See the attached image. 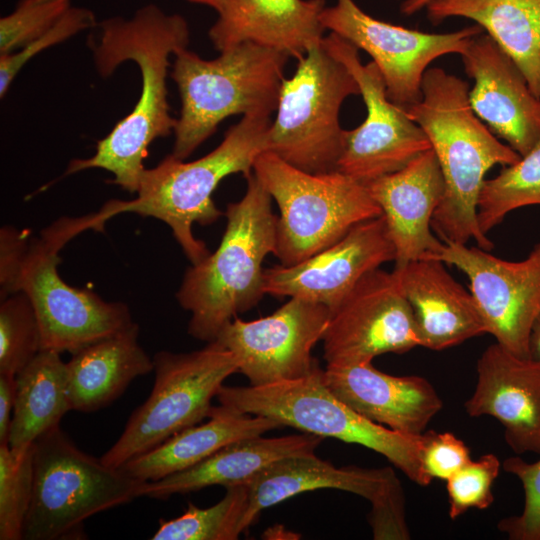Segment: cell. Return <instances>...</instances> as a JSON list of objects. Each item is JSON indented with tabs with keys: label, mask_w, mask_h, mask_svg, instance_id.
<instances>
[{
	"label": "cell",
	"mask_w": 540,
	"mask_h": 540,
	"mask_svg": "<svg viewBox=\"0 0 540 540\" xmlns=\"http://www.w3.org/2000/svg\"><path fill=\"white\" fill-rule=\"evenodd\" d=\"M189 40L187 21L154 4L129 19L114 17L100 23L98 37L89 41L98 72L108 77L121 63L135 62L141 72L140 97L131 113L98 141L93 156L70 161L66 175L105 169L114 176L110 182L137 193L150 144L174 131L177 119L170 115L167 99L169 57L187 48Z\"/></svg>",
	"instance_id": "obj_1"
},
{
	"label": "cell",
	"mask_w": 540,
	"mask_h": 540,
	"mask_svg": "<svg viewBox=\"0 0 540 540\" xmlns=\"http://www.w3.org/2000/svg\"><path fill=\"white\" fill-rule=\"evenodd\" d=\"M469 83L442 68H428L421 100L404 109L427 135L445 183L433 214L432 230L444 243L466 244L491 251L493 242L478 224V198L493 166L516 163L520 155L500 142L469 103Z\"/></svg>",
	"instance_id": "obj_2"
},
{
	"label": "cell",
	"mask_w": 540,
	"mask_h": 540,
	"mask_svg": "<svg viewBox=\"0 0 540 540\" xmlns=\"http://www.w3.org/2000/svg\"><path fill=\"white\" fill-rule=\"evenodd\" d=\"M246 179L244 196L227 205L218 248L187 269L176 293L179 305L191 313L188 333L207 343L265 295L262 263L275 250L277 216L255 175Z\"/></svg>",
	"instance_id": "obj_3"
},
{
	"label": "cell",
	"mask_w": 540,
	"mask_h": 540,
	"mask_svg": "<svg viewBox=\"0 0 540 540\" xmlns=\"http://www.w3.org/2000/svg\"><path fill=\"white\" fill-rule=\"evenodd\" d=\"M270 116L246 115L225 133L223 141L205 156L190 162L166 156L157 166L143 171L137 197L110 200L98 212L104 223L115 215L132 212L166 223L191 262L209 255L206 244L192 233L194 223H214L222 212L212 195L218 184L232 174L248 177L257 157L267 151Z\"/></svg>",
	"instance_id": "obj_4"
},
{
	"label": "cell",
	"mask_w": 540,
	"mask_h": 540,
	"mask_svg": "<svg viewBox=\"0 0 540 540\" xmlns=\"http://www.w3.org/2000/svg\"><path fill=\"white\" fill-rule=\"evenodd\" d=\"M171 77L181 99L172 155L185 160L232 115L271 116L276 111L287 54L244 42L211 60L179 50Z\"/></svg>",
	"instance_id": "obj_5"
},
{
	"label": "cell",
	"mask_w": 540,
	"mask_h": 540,
	"mask_svg": "<svg viewBox=\"0 0 540 540\" xmlns=\"http://www.w3.org/2000/svg\"><path fill=\"white\" fill-rule=\"evenodd\" d=\"M103 229L98 213L51 223L39 237L31 236L14 276L0 290L1 299L18 291L29 297L40 325L41 350L72 355L136 324L125 303L73 287L58 273L60 250L72 238Z\"/></svg>",
	"instance_id": "obj_6"
},
{
	"label": "cell",
	"mask_w": 540,
	"mask_h": 540,
	"mask_svg": "<svg viewBox=\"0 0 540 540\" xmlns=\"http://www.w3.org/2000/svg\"><path fill=\"white\" fill-rule=\"evenodd\" d=\"M253 174L278 205L273 254L284 266L306 260L382 214L366 186L338 170L308 173L265 151Z\"/></svg>",
	"instance_id": "obj_7"
},
{
	"label": "cell",
	"mask_w": 540,
	"mask_h": 540,
	"mask_svg": "<svg viewBox=\"0 0 540 540\" xmlns=\"http://www.w3.org/2000/svg\"><path fill=\"white\" fill-rule=\"evenodd\" d=\"M323 373L318 368L303 378L263 386L223 385L216 398L221 405L281 426L371 449L412 482L428 486L432 479L422 467L421 435H405L360 415L328 389Z\"/></svg>",
	"instance_id": "obj_8"
},
{
	"label": "cell",
	"mask_w": 540,
	"mask_h": 540,
	"mask_svg": "<svg viewBox=\"0 0 540 540\" xmlns=\"http://www.w3.org/2000/svg\"><path fill=\"white\" fill-rule=\"evenodd\" d=\"M139 481L80 450L57 426L34 443V485L23 539H83L93 515L138 498Z\"/></svg>",
	"instance_id": "obj_9"
},
{
	"label": "cell",
	"mask_w": 540,
	"mask_h": 540,
	"mask_svg": "<svg viewBox=\"0 0 540 540\" xmlns=\"http://www.w3.org/2000/svg\"><path fill=\"white\" fill-rule=\"evenodd\" d=\"M360 95L348 68L323 45L298 59L292 77L282 81L267 151L308 173L336 171L345 132L339 122L344 100Z\"/></svg>",
	"instance_id": "obj_10"
},
{
	"label": "cell",
	"mask_w": 540,
	"mask_h": 540,
	"mask_svg": "<svg viewBox=\"0 0 540 540\" xmlns=\"http://www.w3.org/2000/svg\"><path fill=\"white\" fill-rule=\"evenodd\" d=\"M154 385L149 397L130 416L118 440L100 457L120 468L173 435L208 418L212 399L224 381L239 372L233 352L218 341L199 350L153 356Z\"/></svg>",
	"instance_id": "obj_11"
},
{
	"label": "cell",
	"mask_w": 540,
	"mask_h": 540,
	"mask_svg": "<svg viewBox=\"0 0 540 540\" xmlns=\"http://www.w3.org/2000/svg\"><path fill=\"white\" fill-rule=\"evenodd\" d=\"M323 45L351 72L367 110L363 123L345 132L338 171L365 185L402 169L431 149L422 128L389 100L382 74L373 61L362 64L359 49L333 32L324 37Z\"/></svg>",
	"instance_id": "obj_12"
},
{
	"label": "cell",
	"mask_w": 540,
	"mask_h": 540,
	"mask_svg": "<svg viewBox=\"0 0 540 540\" xmlns=\"http://www.w3.org/2000/svg\"><path fill=\"white\" fill-rule=\"evenodd\" d=\"M325 30L368 53L382 74L387 96L402 109L421 100L429 64L446 54H461L472 37L485 32L478 24L451 33H427L374 18L354 0H336L321 14Z\"/></svg>",
	"instance_id": "obj_13"
},
{
	"label": "cell",
	"mask_w": 540,
	"mask_h": 540,
	"mask_svg": "<svg viewBox=\"0 0 540 540\" xmlns=\"http://www.w3.org/2000/svg\"><path fill=\"white\" fill-rule=\"evenodd\" d=\"M327 366L372 362L419 346L412 309L393 272L364 275L331 310L323 334Z\"/></svg>",
	"instance_id": "obj_14"
},
{
	"label": "cell",
	"mask_w": 540,
	"mask_h": 540,
	"mask_svg": "<svg viewBox=\"0 0 540 540\" xmlns=\"http://www.w3.org/2000/svg\"><path fill=\"white\" fill-rule=\"evenodd\" d=\"M330 314L322 303L290 297L268 316L233 318L216 341L234 353L251 386L296 380L320 368L312 350L322 340Z\"/></svg>",
	"instance_id": "obj_15"
},
{
	"label": "cell",
	"mask_w": 540,
	"mask_h": 540,
	"mask_svg": "<svg viewBox=\"0 0 540 540\" xmlns=\"http://www.w3.org/2000/svg\"><path fill=\"white\" fill-rule=\"evenodd\" d=\"M434 259L468 277L487 334L511 353L529 357L532 327L540 314V242L521 261L455 243H444Z\"/></svg>",
	"instance_id": "obj_16"
},
{
	"label": "cell",
	"mask_w": 540,
	"mask_h": 540,
	"mask_svg": "<svg viewBox=\"0 0 540 540\" xmlns=\"http://www.w3.org/2000/svg\"><path fill=\"white\" fill-rule=\"evenodd\" d=\"M395 257L381 214L357 224L340 240L300 263L264 269V293L301 297L332 310L364 275Z\"/></svg>",
	"instance_id": "obj_17"
},
{
	"label": "cell",
	"mask_w": 540,
	"mask_h": 540,
	"mask_svg": "<svg viewBox=\"0 0 540 540\" xmlns=\"http://www.w3.org/2000/svg\"><path fill=\"white\" fill-rule=\"evenodd\" d=\"M460 56L474 80L468 96L478 118L520 156L540 144V99L515 61L485 32Z\"/></svg>",
	"instance_id": "obj_18"
},
{
	"label": "cell",
	"mask_w": 540,
	"mask_h": 540,
	"mask_svg": "<svg viewBox=\"0 0 540 540\" xmlns=\"http://www.w3.org/2000/svg\"><path fill=\"white\" fill-rule=\"evenodd\" d=\"M476 372L466 413L498 420L516 455H540V359L515 355L495 342L477 360Z\"/></svg>",
	"instance_id": "obj_19"
},
{
	"label": "cell",
	"mask_w": 540,
	"mask_h": 540,
	"mask_svg": "<svg viewBox=\"0 0 540 540\" xmlns=\"http://www.w3.org/2000/svg\"><path fill=\"white\" fill-rule=\"evenodd\" d=\"M365 186L386 220L396 250L394 269L435 258L441 252L444 242L432 233L431 220L443 198L445 183L432 148L402 169Z\"/></svg>",
	"instance_id": "obj_20"
},
{
	"label": "cell",
	"mask_w": 540,
	"mask_h": 540,
	"mask_svg": "<svg viewBox=\"0 0 540 540\" xmlns=\"http://www.w3.org/2000/svg\"><path fill=\"white\" fill-rule=\"evenodd\" d=\"M323 378L328 389L354 411L405 435H422L443 406L426 378L390 375L372 362L326 366Z\"/></svg>",
	"instance_id": "obj_21"
},
{
	"label": "cell",
	"mask_w": 540,
	"mask_h": 540,
	"mask_svg": "<svg viewBox=\"0 0 540 540\" xmlns=\"http://www.w3.org/2000/svg\"><path fill=\"white\" fill-rule=\"evenodd\" d=\"M392 272L412 309L419 346L441 351L487 333L471 291L441 260L419 259Z\"/></svg>",
	"instance_id": "obj_22"
},
{
	"label": "cell",
	"mask_w": 540,
	"mask_h": 540,
	"mask_svg": "<svg viewBox=\"0 0 540 540\" xmlns=\"http://www.w3.org/2000/svg\"><path fill=\"white\" fill-rule=\"evenodd\" d=\"M325 7V0H226L209 38L220 52L253 42L298 60L322 43Z\"/></svg>",
	"instance_id": "obj_23"
},
{
	"label": "cell",
	"mask_w": 540,
	"mask_h": 540,
	"mask_svg": "<svg viewBox=\"0 0 540 540\" xmlns=\"http://www.w3.org/2000/svg\"><path fill=\"white\" fill-rule=\"evenodd\" d=\"M399 484L390 467H336L316 454L285 457L266 467L246 484L248 504L244 527L247 530L263 510L304 492L336 489L359 495L372 504Z\"/></svg>",
	"instance_id": "obj_24"
},
{
	"label": "cell",
	"mask_w": 540,
	"mask_h": 540,
	"mask_svg": "<svg viewBox=\"0 0 540 540\" xmlns=\"http://www.w3.org/2000/svg\"><path fill=\"white\" fill-rule=\"evenodd\" d=\"M321 440V437L305 432L281 437L243 438L223 446L188 469L157 481L142 482L138 497L163 500L213 485L226 488L247 484L277 460L315 454Z\"/></svg>",
	"instance_id": "obj_25"
},
{
	"label": "cell",
	"mask_w": 540,
	"mask_h": 540,
	"mask_svg": "<svg viewBox=\"0 0 540 540\" xmlns=\"http://www.w3.org/2000/svg\"><path fill=\"white\" fill-rule=\"evenodd\" d=\"M281 427L267 417L240 412L230 407L213 406L208 420L191 426L120 467L142 481H157L188 469L223 446Z\"/></svg>",
	"instance_id": "obj_26"
},
{
	"label": "cell",
	"mask_w": 540,
	"mask_h": 540,
	"mask_svg": "<svg viewBox=\"0 0 540 540\" xmlns=\"http://www.w3.org/2000/svg\"><path fill=\"white\" fill-rule=\"evenodd\" d=\"M139 326L94 343L66 362L71 410L93 412L117 399L137 377L153 371L138 342Z\"/></svg>",
	"instance_id": "obj_27"
},
{
	"label": "cell",
	"mask_w": 540,
	"mask_h": 540,
	"mask_svg": "<svg viewBox=\"0 0 540 540\" xmlns=\"http://www.w3.org/2000/svg\"><path fill=\"white\" fill-rule=\"evenodd\" d=\"M427 18L473 20L515 61L540 99V0H432Z\"/></svg>",
	"instance_id": "obj_28"
},
{
	"label": "cell",
	"mask_w": 540,
	"mask_h": 540,
	"mask_svg": "<svg viewBox=\"0 0 540 540\" xmlns=\"http://www.w3.org/2000/svg\"><path fill=\"white\" fill-rule=\"evenodd\" d=\"M66 363L60 353L41 350L16 375V396L9 445H33L41 436L60 426L70 411Z\"/></svg>",
	"instance_id": "obj_29"
},
{
	"label": "cell",
	"mask_w": 540,
	"mask_h": 540,
	"mask_svg": "<svg viewBox=\"0 0 540 540\" xmlns=\"http://www.w3.org/2000/svg\"><path fill=\"white\" fill-rule=\"evenodd\" d=\"M532 205H540V144L484 181L477 205L479 227L487 235L508 213Z\"/></svg>",
	"instance_id": "obj_30"
},
{
	"label": "cell",
	"mask_w": 540,
	"mask_h": 540,
	"mask_svg": "<svg viewBox=\"0 0 540 540\" xmlns=\"http://www.w3.org/2000/svg\"><path fill=\"white\" fill-rule=\"evenodd\" d=\"M216 504L199 508L189 503L179 517L161 520L152 540H235L245 531L248 504L246 484L226 487Z\"/></svg>",
	"instance_id": "obj_31"
},
{
	"label": "cell",
	"mask_w": 540,
	"mask_h": 540,
	"mask_svg": "<svg viewBox=\"0 0 540 540\" xmlns=\"http://www.w3.org/2000/svg\"><path fill=\"white\" fill-rule=\"evenodd\" d=\"M34 485V444H0V539H23Z\"/></svg>",
	"instance_id": "obj_32"
},
{
	"label": "cell",
	"mask_w": 540,
	"mask_h": 540,
	"mask_svg": "<svg viewBox=\"0 0 540 540\" xmlns=\"http://www.w3.org/2000/svg\"><path fill=\"white\" fill-rule=\"evenodd\" d=\"M41 351V330L36 311L23 291L0 303V373L17 375Z\"/></svg>",
	"instance_id": "obj_33"
},
{
	"label": "cell",
	"mask_w": 540,
	"mask_h": 540,
	"mask_svg": "<svg viewBox=\"0 0 540 540\" xmlns=\"http://www.w3.org/2000/svg\"><path fill=\"white\" fill-rule=\"evenodd\" d=\"M501 466L498 457L488 453L477 460L471 459L446 481L451 519L470 509H487L493 503L492 487Z\"/></svg>",
	"instance_id": "obj_34"
},
{
	"label": "cell",
	"mask_w": 540,
	"mask_h": 540,
	"mask_svg": "<svg viewBox=\"0 0 540 540\" xmlns=\"http://www.w3.org/2000/svg\"><path fill=\"white\" fill-rule=\"evenodd\" d=\"M71 0H21L0 19V55L13 53L42 35L71 7Z\"/></svg>",
	"instance_id": "obj_35"
},
{
	"label": "cell",
	"mask_w": 540,
	"mask_h": 540,
	"mask_svg": "<svg viewBox=\"0 0 540 540\" xmlns=\"http://www.w3.org/2000/svg\"><path fill=\"white\" fill-rule=\"evenodd\" d=\"M95 24V16L91 10L70 7L53 26L18 52L0 55V96L6 94L15 76L35 55Z\"/></svg>",
	"instance_id": "obj_36"
},
{
	"label": "cell",
	"mask_w": 540,
	"mask_h": 540,
	"mask_svg": "<svg viewBox=\"0 0 540 540\" xmlns=\"http://www.w3.org/2000/svg\"><path fill=\"white\" fill-rule=\"evenodd\" d=\"M502 467L521 482L524 506L520 514L501 519L499 531L511 540H540V458L527 462L520 456H511Z\"/></svg>",
	"instance_id": "obj_37"
},
{
	"label": "cell",
	"mask_w": 540,
	"mask_h": 540,
	"mask_svg": "<svg viewBox=\"0 0 540 540\" xmlns=\"http://www.w3.org/2000/svg\"><path fill=\"white\" fill-rule=\"evenodd\" d=\"M420 459L425 473L447 481L470 460L467 445L450 432L425 431L421 435Z\"/></svg>",
	"instance_id": "obj_38"
},
{
	"label": "cell",
	"mask_w": 540,
	"mask_h": 540,
	"mask_svg": "<svg viewBox=\"0 0 540 540\" xmlns=\"http://www.w3.org/2000/svg\"><path fill=\"white\" fill-rule=\"evenodd\" d=\"M371 506L368 519L374 539L406 540L410 538L401 485Z\"/></svg>",
	"instance_id": "obj_39"
},
{
	"label": "cell",
	"mask_w": 540,
	"mask_h": 540,
	"mask_svg": "<svg viewBox=\"0 0 540 540\" xmlns=\"http://www.w3.org/2000/svg\"><path fill=\"white\" fill-rule=\"evenodd\" d=\"M16 396V375L0 373V444H9Z\"/></svg>",
	"instance_id": "obj_40"
},
{
	"label": "cell",
	"mask_w": 540,
	"mask_h": 540,
	"mask_svg": "<svg viewBox=\"0 0 540 540\" xmlns=\"http://www.w3.org/2000/svg\"><path fill=\"white\" fill-rule=\"evenodd\" d=\"M530 356L540 359V314L536 318L531 331Z\"/></svg>",
	"instance_id": "obj_41"
},
{
	"label": "cell",
	"mask_w": 540,
	"mask_h": 540,
	"mask_svg": "<svg viewBox=\"0 0 540 540\" xmlns=\"http://www.w3.org/2000/svg\"><path fill=\"white\" fill-rule=\"evenodd\" d=\"M431 1L432 0H404L400 5V12L407 16L413 15L421 9L426 8Z\"/></svg>",
	"instance_id": "obj_42"
},
{
	"label": "cell",
	"mask_w": 540,
	"mask_h": 540,
	"mask_svg": "<svg viewBox=\"0 0 540 540\" xmlns=\"http://www.w3.org/2000/svg\"><path fill=\"white\" fill-rule=\"evenodd\" d=\"M192 3L209 6L218 12L224 5L226 0H187Z\"/></svg>",
	"instance_id": "obj_43"
}]
</instances>
